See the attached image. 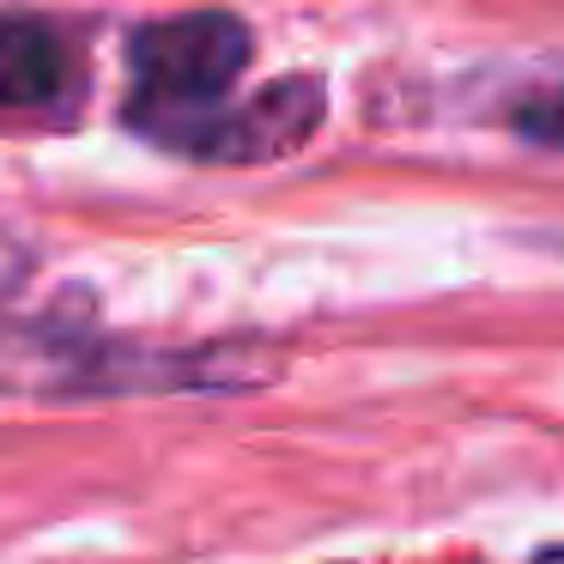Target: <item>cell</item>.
I'll return each instance as SVG.
<instances>
[{"mask_svg": "<svg viewBox=\"0 0 564 564\" xmlns=\"http://www.w3.org/2000/svg\"><path fill=\"white\" fill-rule=\"evenodd\" d=\"M249 25L237 13H176L159 25H140L128 43L134 67V122L152 140L207 116L237 74L249 67Z\"/></svg>", "mask_w": 564, "mask_h": 564, "instance_id": "6da1fadb", "label": "cell"}, {"mask_svg": "<svg viewBox=\"0 0 564 564\" xmlns=\"http://www.w3.org/2000/svg\"><path fill=\"white\" fill-rule=\"evenodd\" d=\"M328 116V91L316 74H285L273 86H261L256 98L231 104V110H207L195 122L159 134L164 147L188 152V159L207 164H273L285 152L310 147Z\"/></svg>", "mask_w": 564, "mask_h": 564, "instance_id": "7a4b0ae2", "label": "cell"}, {"mask_svg": "<svg viewBox=\"0 0 564 564\" xmlns=\"http://www.w3.org/2000/svg\"><path fill=\"white\" fill-rule=\"evenodd\" d=\"M74 91V43L43 19H0V110H50Z\"/></svg>", "mask_w": 564, "mask_h": 564, "instance_id": "3957f363", "label": "cell"}, {"mask_svg": "<svg viewBox=\"0 0 564 564\" xmlns=\"http://www.w3.org/2000/svg\"><path fill=\"white\" fill-rule=\"evenodd\" d=\"M516 128H522L528 140H540V147H558L564 152V86L528 98L522 110H516Z\"/></svg>", "mask_w": 564, "mask_h": 564, "instance_id": "277c9868", "label": "cell"}, {"mask_svg": "<svg viewBox=\"0 0 564 564\" xmlns=\"http://www.w3.org/2000/svg\"><path fill=\"white\" fill-rule=\"evenodd\" d=\"M534 564H564V546H546V552H540Z\"/></svg>", "mask_w": 564, "mask_h": 564, "instance_id": "5b68a950", "label": "cell"}]
</instances>
